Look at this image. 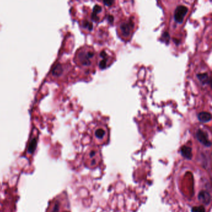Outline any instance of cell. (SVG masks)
<instances>
[{"instance_id": "cell-1", "label": "cell", "mask_w": 212, "mask_h": 212, "mask_svg": "<svg viewBox=\"0 0 212 212\" xmlns=\"http://www.w3.org/2000/svg\"><path fill=\"white\" fill-rule=\"evenodd\" d=\"M188 8L183 5H180L177 7L174 12V19L177 23H182L183 22L186 14L187 13Z\"/></svg>"}, {"instance_id": "cell-2", "label": "cell", "mask_w": 212, "mask_h": 212, "mask_svg": "<svg viewBox=\"0 0 212 212\" xmlns=\"http://www.w3.org/2000/svg\"><path fill=\"white\" fill-rule=\"evenodd\" d=\"M133 26L134 23L131 20H129L128 21L122 22L119 26L121 34L124 37H128L131 34V31L133 28Z\"/></svg>"}, {"instance_id": "cell-3", "label": "cell", "mask_w": 212, "mask_h": 212, "mask_svg": "<svg viewBox=\"0 0 212 212\" xmlns=\"http://www.w3.org/2000/svg\"><path fill=\"white\" fill-rule=\"evenodd\" d=\"M81 55L80 61L82 64L85 66L90 65L92 64V60H91L95 56L94 51L93 50H88L87 52L82 53Z\"/></svg>"}, {"instance_id": "cell-4", "label": "cell", "mask_w": 212, "mask_h": 212, "mask_svg": "<svg viewBox=\"0 0 212 212\" xmlns=\"http://www.w3.org/2000/svg\"><path fill=\"white\" fill-rule=\"evenodd\" d=\"M196 137L197 139L204 146L207 147H210L211 145V141L208 138V135L206 133L202 131V130H199L196 133Z\"/></svg>"}, {"instance_id": "cell-5", "label": "cell", "mask_w": 212, "mask_h": 212, "mask_svg": "<svg viewBox=\"0 0 212 212\" xmlns=\"http://www.w3.org/2000/svg\"><path fill=\"white\" fill-rule=\"evenodd\" d=\"M199 199L202 202L208 205L211 201V196L208 192L206 191H202L199 195Z\"/></svg>"}, {"instance_id": "cell-6", "label": "cell", "mask_w": 212, "mask_h": 212, "mask_svg": "<svg viewBox=\"0 0 212 212\" xmlns=\"http://www.w3.org/2000/svg\"><path fill=\"white\" fill-rule=\"evenodd\" d=\"M181 154L184 157L188 159H191L192 157V148L185 146H183L181 148Z\"/></svg>"}, {"instance_id": "cell-7", "label": "cell", "mask_w": 212, "mask_h": 212, "mask_svg": "<svg viewBox=\"0 0 212 212\" xmlns=\"http://www.w3.org/2000/svg\"><path fill=\"white\" fill-rule=\"evenodd\" d=\"M102 11V7L100 5H95L93 7V13L92 14V18L95 21H98L100 19L99 16H98V14L100 13Z\"/></svg>"}, {"instance_id": "cell-8", "label": "cell", "mask_w": 212, "mask_h": 212, "mask_svg": "<svg viewBox=\"0 0 212 212\" xmlns=\"http://www.w3.org/2000/svg\"><path fill=\"white\" fill-rule=\"evenodd\" d=\"M198 118L203 123H207L210 122L211 119V116L210 113H208V112H201L200 113L199 115H198Z\"/></svg>"}, {"instance_id": "cell-9", "label": "cell", "mask_w": 212, "mask_h": 212, "mask_svg": "<svg viewBox=\"0 0 212 212\" xmlns=\"http://www.w3.org/2000/svg\"><path fill=\"white\" fill-rule=\"evenodd\" d=\"M197 78L200 82L203 85H209L210 84V79L207 73H199L197 75Z\"/></svg>"}, {"instance_id": "cell-10", "label": "cell", "mask_w": 212, "mask_h": 212, "mask_svg": "<svg viewBox=\"0 0 212 212\" xmlns=\"http://www.w3.org/2000/svg\"><path fill=\"white\" fill-rule=\"evenodd\" d=\"M105 131L102 128H98L95 131V136L98 139H103L105 136Z\"/></svg>"}, {"instance_id": "cell-11", "label": "cell", "mask_w": 212, "mask_h": 212, "mask_svg": "<svg viewBox=\"0 0 212 212\" xmlns=\"http://www.w3.org/2000/svg\"><path fill=\"white\" fill-rule=\"evenodd\" d=\"M36 139H33L29 146V148H28L29 152L30 153H33L34 150L36 149Z\"/></svg>"}, {"instance_id": "cell-12", "label": "cell", "mask_w": 212, "mask_h": 212, "mask_svg": "<svg viewBox=\"0 0 212 212\" xmlns=\"http://www.w3.org/2000/svg\"><path fill=\"white\" fill-rule=\"evenodd\" d=\"M107 59H102L99 63V67L101 69H105L107 67Z\"/></svg>"}, {"instance_id": "cell-13", "label": "cell", "mask_w": 212, "mask_h": 212, "mask_svg": "<svg viewBox=\"0 0 212 212\" xmlns=\"http://www.w3.org/2000/svg\"><path fill=\"white\" fill-rule=\"evenodd\" d=\"M192 212H205V209L203 206L195 207L192 208Z\"/></svg>"}, {"instance_id": "cell-14", "label": "cell", "mask_w": 212, "mask_h": 212, "mask_svg": "<svg viewBox=\"0 0 212 212\" xmlns=\"http://www.w3.org/2000/svg\"><path fill=\"white\" fill-rule=\"evenodd\" d=\"M59 209H60V204H59V203L56 202L55 203L54 206L53 207L51 212H59Z\"/></svg>"}, {"instance_id": "cell-15", "label": "cell", "mask_w": 212, "mask_h": 212, "mask_svg": "<svg viewBox=\"0 0 212 212\" xmlns=\"http://www.w3.org/2000/svg\"><path fill=\"white\" fill-rule=\"evenodd\" d=\"M103 3H104V4H105L107 6H110V5L113 4L114 2L111 1H104Z\"/></svg>"}, {"instance_id": "cell-16", "label": "cell", "mask_w": 212, "mask_h": 212, "mask_svg": "<svg viewBox=\"0 0 212 212\" xmlns=\"http://www.w3.org/2000/svg\"><path fill=\"white\" fill-rule=\"evenodd\" d=\"M95 153L94 152V151H93V152L91 153V154H90V156H91V157H93V156H95Z\"/></svg>"}]
</instances>
